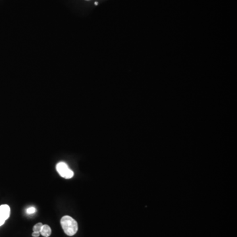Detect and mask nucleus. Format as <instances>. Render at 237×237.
Instances as JSON below:
<instances>
[{"label":"nucleus","instance_id":"f257e3e1","mask_svg":"<svg viewBox=\"0 0 237 237\" xmlns=\"http://www.w3.org/2000/svg\"><path fill=\"white\" fill-rule=\"evenodd\" d=\"M63 230L68 236H73L78 231V223L74 219L69 215L63 216L61 219Z\"/></svg>","mask_w":237,"mask_h":237},{"label":"nucleus","instance_id":"f03ea898","mask_svg":"<svg viewBox=\"0 0 237 237\" xmlns=\"http://www.w3.org/2000/svg\"><path fill=\"white\" fill-rule=\"evenodd\" d=\"M56 169L60 176L65 178H70L74 175V173L70 170L66 163L64 162H59L56 166Z\"/></svg>","mask_w":237,"mask_h":237},{"label":"nucleus","instance_id":"7ed1b4c3","mask_svg":"<svg viewBox=\"0 0 237 237\" xmlns=\"http://www.w3.org/2000/svg\"><path fill=\"white\" fill-rule=\"evenodd\" d=\"M10 211L11 210L8 205L4 204V205L0 206V217L3 218L5 221H6L9 217Z\"/></svg>","mask_w":237,"mask_h":237},{"label":"nucleus","instance_id":"20e7f679","mask_svg":"<svg viewBox=\"0 0 237 237\" xmlns=\"http://www.w3.org/2000/svg\"><path fill=\"white\" fill-rule=\"evenodd\" d=\"M40 233L43 236L49 237L51 235L52 233L51 228H50V227L47 225H43L41 229V231H40Z\"/></svg>","mask_w":237,"mask_h":237},{"label":"nucleus","instance_id":"39448f33","mask_svg":"<svg viewBox=\"0 0 237 237\" xmlns=\"http://www.w3.org/2000/svg\"><path fill=\"white\" fill-rule=\"evenodd\" d=\"M42 226H43V224L41 223H38L36 224V225H35L33 227V231L38 232V233H40V231H41Z\"/></svg>","mask_w":237,"mask_h":237},{"label":"nucleus","instance_id":"423d86ee","mask_svg":"<svg viewBox=\"0 0 237 237\" xmlns=\"http://www.w3.org/2000/svg\"><path fill=\"white\" fill-rule=\"evenodd\" d=\"M35 211H36V209L34 207H30L29 208H28L26 210V212L29 214H32L34 213Z\"/></svg>","mask_w":237,"mask_h":237},{"label":"nucleus","instance_id":"0eeeda50","mask_svg":"<svg viewBox=\"0 0 237 237\" xmlns=\"http://www.w3.org/2000/svg\"><path fill=\"white\" fill-rule=\"evenodd\" d=\"M40 234V233H38V232H33V233L32 234V235L33 237H39Z\"/></svg>","mask_w":237,"mask_h":237},{"label":"nucleus","instance_id":"6e6552de","mask_svg":"<svg viewBox=\"0 0 237 237\" xmlns=\"http://www.w3.org/2000/svg\"><path fill=\"white\" fill-rule=\"evenodd\" d=\"M5 221H5L3 218L0 217V226L3 225L4 224V223H5Z\"/></svg>","mask_w":237,"mask_h":237},{"label":"nucleus","instance_id":"1a4fd4ad","mask_svg":"<svg viewBox=\"0 0 237 237\" xmlns=\"http://www.w3.org/2000/svg\"><path fill=\"white\" fill-rule=\"evenodd\" d=\"M98 2H95V6H97V5H98Z\"/></svg>","mask_w":237,"mask_h":237}]
</instances>
